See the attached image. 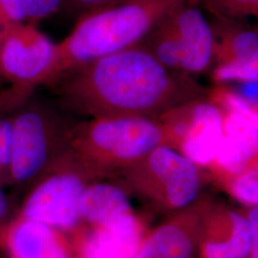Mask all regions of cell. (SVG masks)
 Segmentation results:
<instances>
[{
    "instance_id": "obj_3",
    "label": "cell",
    "mask_w": 258,
    "mask_h": 258,
    "mask_svg": "<svg viewBox=\"0 0 258 258\" xmlns=\"http://www.w3.org/2000/svg\"><path fill=\"white\" fill-rule=\"evenodd\" d=\"M168 138L171 133L159 119L103 117L74 124L68 143L84 161L128 164L164 146Z\"/></svg>"
},
{
    "instance_id": "obj_5",
    "label": "cell",
    "mask_w": 258,
    "mask_h": 258,
    "mask_svg": "<svg viewBox=\"0 0 258 258\" xmlns=\"http://www.w3.org/2000/svg\"><path fill=\"white\" fill-rule=\"evenodd\" d=\"M139 44L167 68L192 77L214 64L212 29L194 0L169 12Z\"/></svg>"
},
{
    "instance_id": "obj_7",
    "label": "cell",
    "mask_w": 258,
    "mask_h": 258,
    "mask_svg": "<svg viewBox=\"0 0 258 258\" xmlns=\"http://www.w3.org/2000/svg\"><path fill=\"white\" fill-rule=\"evenodd\" d=\"M73 158L51 164L37 176L24 199L19 217L41 222L55 230H71L81 219L80 201L86 182Z\"/></svg>"
},
{
    "instance_id": "obj_23",
    "label": "cell",
    "mask_w": 258,
    "mask_h": 258,
    "mask_svg": "<svg viewBox=\"0 0 258 258\" xmlns=\"http://www.w3.org/2000/svg\"><path fill=\"white\" fill-rule=\"evenodd\" d=\"M5 28H6V26H5L4 22H3V19L1 18V16H0V37H1L2 32L4 31V29H5Z\"/></svg>"
},
{
    "instance_id": "obj_13",
    "label": "cell",
    "mask_w": 258,
    "mask_h": 258,
    "mask_svg": "<svg viewBox=\"0 0 258 258\" xmlns=\"http://www.w3.org/2000/svg\"><path fill=\"white\" fill-rule=\"evenodd\" d=\"M192 243L185 232L176 226H165L139 249L136 258H189Z\"/></svg>"
},
{
    "instance_id": "obj_24",
    "label": "cell",
    "mask_w": 258,
    "mask_h": 258,
    "mask_svg": "<svg viewBox=\"0 0 258 258\" xmlns=\"http://www.w3.org/2000/svg\"><path fill=\"white\" fill-rule=\"evenodd\" d=\"M0 176H1V175H0Z\"/></svg>"
},
{
    "instance_id": "obj_15",
    "label": "cell",
    "mask_w": 258,
    "mask_h": 258,
    "mask_svg": "<svg viewBox=\"0 0 258 258\" xmlns=\"http://www.w3.org/2000/svg\"><path fill=\"white\" fill-rule=\"evenodd\" d=\"M213 18L245 19L257 17L258 0H194Z\"/></svg>"
},
{
    "instance_id": "obj_8",
    "label": "cell",
    "mask_w": 258,
    "mask_h": 258,
    "mask_svg": "<svg viewBox=\"0 0 258 258\" xmlns=\"http://www.w3.org/2000/svg\"><path fill=\"white\" fill-rule=\"evenodd\" d=\"M215 82L257 81L258 35L244 19L213 18Z\"/></svg>"
},
{
    "instance_id": "obj_11",
    "label": "cell",
    "mask_w": 258,
    "mask_h": 258,
    "mask_svg": "<svg viewBox=\"0 0 258 258\" xmlns=\"http://www.w3.org/2000/svg\"><path fill=\"white\" fill-rule=\"evenodd\" d=\"M141 245L137 220L132 215L108 226H98L83 242V258H136Z\"/></svg>"
},
{
    "instance_id": "obj_12",
    "label": "cell",
    "mask_w": 258,
    "mask_h": 258,
    "mask_svg": "<svg viewBox=\"0 0 258 258\" xmlns=\"http://www.w3.org/2000/svg\"><path fill=\"white\" fill-rule=\"evenodd\" d=\"M80 214L92 224L108 226L132 215L128 199L115 185L94 184L87 185L80 201Z\"/></svg>"
},
{
    "instance_id": "obj_18",
    "label": "cell",
    "mask_w": 258,
    "mask_h": 258,
    "mask_svg": "<svg viewBox=\"0 0 258 258\" xmlns=\"http://www.w3.org/2000/svg\"><path fill=\"white\" fill-rule=\"evenodd\" d=\"M126 0H61L57 12L78 19L86 13L110 7Z\"/></svg>"
},
{
    "instance_id": "obj_10",
    "label": "cell",
    "mask_w": 258,
    "mask_h": 258,
    "mask_svg": "<svg viewBox=\"0 0 258 258\" xmlns=\"http://www.w3.org/2000/svg\"><path fill=\"white\" fill-rule=\"evenodd\" d=\"M9 258H69L54 228L18 217L0 231Z\"/></svg>"
},
{
    "instance_id": "obj_20",
    "label": "cell",
    "mask_w": 258,
    "mask_h": 258,
    "mask_svg": "<svg viewBox=\"0 0 258 258\" xmlns=\"http://www.w3.org/2000/svg\"><path fill=\"white\" fill-rule=\"evenodd\" d=\"M0 16L6 27L25 23V0H0Z\"/></svg>"
},
{
    "instance_id": "obj_17",
    "label": "cell",
    "mask_w": 258,
    "mask_h": 258,
    "mask_svg": "<svg viewBox=\"0 0 258 258\" xmlns=\"http://www.w3.org/2000/svg\"><path fill=\"white\" fill-rule=\"evenodd\" d=\"M13 154L12 116H0V175L10 180V166Z\"/></svg>"
},
{
    "instance_id": "obj_9",
    "label": "cell",
    "mask_w": 258,
    "mask_h": 258,
    "mask_svg": "<svg viewBox=\"0 0 258 258\" xmlns=\"http://www.w3.org/2000/svg\"><path fill=\"white\" fill-rule=\"evenodd\" d=\"M147 175L162 185L175 207L191 203L201 188V176L194 162L166 145L142 158Z\"/></svg>"
},
{
    "instance_id": "obj_14",
    "label": "cell",
    "mask_w": 258,
    "mask_h": 258,
    "mask_svg": "<svg viewBox=\"0 0 258 258\" xmlns=\"http://www.w3.org/2000/svg\"><path fill=\"white\" fill-rule=\"evenodd\" d=\"M232 235L224 243H209L206 246L207 258H245L251 250L249 223L239 214L232 212Z\"/></svg>"
},
{
    "instance_id": "obj_19",
    "label": "cell",
    "mask_w": 258,
    "mask_h": 258,
    "mask_svg": "<svg viewBox=\"0 0 258 258\" xmlns=\"http://www.w3.org/2000/svg\"><path fill=\"white\" fill-rule=\"evenodd\" d=\"M61 0H25L26 22L37 25L39 21L57 12Z\"/></svg>"
},
{
    "instance_id": "obj_16",
    "label": "cell",
    "mask_w": 258,
    "mask_h": 258,
    "mask_svg": "<svg viewBox=\"0 0 258 258\" xmlns=\"http://www.w3.org/2000/svg\"><path fill=\"white\" fill-rule=\"evenodd\" d=\"M240 176L232 185V190L241 201L256 205L258 202L257 167L240 172Z\"/></svg>"
},
{
    "instance_id": "obj_4",
    "label": "cell",
    "mask_w": 258,
    "mask_h": 258,
    "mask_svg": "<svg viewBox=\"0 0 258 258\" xmlns=\"http://www.w3.org/2000/svg\"><path fill=\"white\" fill-rule=\"evenodd\" d=\"M13 154L10 180L25 184L34 181L53 161L59 142H68L74 126L67 112L30 95L14 108Z\"/></svg>"
},
{
    "instance_id": "obj_21",
    "label": "cell",
    "mask_w": 258,
    "mask_h": 258,
    "mask_svg": "<svg viewBox=\"0 0 258 258\" xmlns=\"http://www.w3.org/2000/svg\"><path fill=\"white\" fill-rule=\"evenodd\" d=\"M249 227L251 237V251L252 258H258V211L257 209L251 210L249 213Z\"/></svg>"
},
{
    "instance_id": "obj_1",
    "label": "cell",
    "mask_w": 258,
    "mask_h": 258,
    "mask_svg": "<svg viewBox=\"0 0 258 258\" xmlns=\"http://www.w3.org/2000/svg\"><path fill=\"white\" fill-rule=\"evenodd\" d=\"M54 86L62 110L89 118L158 119L208 94L194 77L167 68L141 44L73 69Z\"/></svg>"
},
{
    "instance_id": "obj_6",
    "label": "cell",
    "mask_w": 258,
    "mask_h": 258,
    "mask_svg": "<svg viewBox=\"0 0 258 258\" xmlns=\"http://www.w3.org/2000/svg\"><path fill=\"white\" fill-rule=\"evenodd\" d=\"M56 54L54 43L37 25L21 23L5 28L0 37V77L13 84L8 92L21 102L39 85H47Z\"/></svg>"
},
{
    "instance_id": "obj_2",
    "label": "cell",
    "mask_w": 258,
    "mask_h": 258,
    "mask_svg": "<svg viewBox=\"0 0 258 258\" xmlns=\"http://www.w3.org/2000/svg\"><path fill=\"white\" fill-rule=\"evenodd\" d=\"M186 0H126L79 17L70 34L56 43L47 85L103 55L139 44L152 28Z\"/></svg>"
},
{
    "instance_id": "obj_22",
    "label": "cell",
    "mask_w": 258,
    "mask_h": 258,
    "mask_svg": "<svg viewBox=\"0 0 258 258\" xmlns=\"http://www.w3.org/2000/svg\"><path fill=\"white\" fill-rule=\"evenodd\" d=\"M10 205L4 192L0 189V231L7 225L9 216Z\"/></svg>"
}]
</instances>
